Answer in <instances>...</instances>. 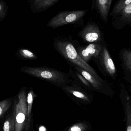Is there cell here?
Instances as JSON below:
<instances>
[{"instance_id":"cell-1","label":"cell","mask_w":131,"mask_h":131,"mask_svg":"<svg viewBox=\"0 0 131 131\" xmlns=\"http://www.w3.org/2000/svg\"><path fill=\"white\" fill-rule=\"evenodd\" d=\"M53 44L55 50L71 67H75L83 69L98 80H100V78L94 69L84 61L79 55L71 40L65 37H56L54 38Z\"/></svg>"},{"instance_id":"cell-2","label":"cell","mask_w":131,"mask_h":131,"mask_svg":"<svg viewBox=\"0 0 131 131\" xmlns=\"http://www.w3.org/2000/svg\"><path fill=\"white\" fill-rule=\"evenodd\" d=\"M22 72L36 78L50 82L59 86L69 82L70 76L65 72L47 67L24 66L20 68Z\"/></svg>"},{"instance_id":"cell-3","label":"cell","mask_w":131,"mask_h":131,"mask_svg":"<svg viewBox=\"0 0 131 131\" xmlns=\"http://www.w3.org/2000/svg\"><path fill=\"white\" fill-rule=\"evenodd\" d=\"M86 13V10L61 11L51 18L47 26L56 29L65 25L76 24L82 19Z\"/></svg>"},{"instance_id":"cell-4","label":"cell","mask_w":131,"mask_h":131,"mask_svg":"<svg viewBox=\"0 0 131 131\" xmlns=\"http://www.w3.org/2000/svg\"><path fill=\"white\" fill-rule=\"evenodd\" d=\"M18 99L15 111V131H22L27 116V100L24 90L20 93Z\"/></svg>"},{"instance_id":"cell-5","label":"cell","mask_w":131,"mask_h":131,"mask_svg":"<svg viewBox=\"0 0 131 131\" xmlns=\"http://www.w3.org/2000/svg\"><path fill=\"white\" fill-rule=\"evenodd\" d=\"M84 41L89 42H99L101 40V34L99 27L93 24L86 25L79 34Z\"/></svg>"},{"instance_id":"cell-6","label":"cell","mask_w":131,"mask_h":131,"mask_svg":"<svg viewBox=\"0 0 131 131\" xmlns=\"http://www.w3.org/2000/svg\"><path fill=\"white\" fill-rule=\"evenodd\" d=\"M59 0H29V5L32 13L44 12L57 4Z\"/></svg>"},{"instance_id":"cell-7","label":"cell","mask_w":131,"mask_h":131,"mask_svg":"<svg viewBox=\"0 0 131 131\" xmlns=\"http://www.w3.org/2000/svg\"><path fill=\"white\" fill-rule=\"evenodd\" d=\"M102 57L103 63L106 70L110 75H114L116 72L115 67L108 51L105 47L103 49Z\"/></svg>"},{"instance_id":"cell-8","label":"cell","mask_w":131,"mask_h":131,"mask_svg":"<svg viewBox=\"0 0 131 131\" xmlns=\"http://www.w3.org/2000/svg\"><path fill=\"white\" fill-rule=\"evenodd\" d=\"M112 2V0H98L96 1L100 15L105 20H107Z\"/></svg>"},{"instance_id":"cell-9","label":"cell","mask_w":131,"mask_h":131,"mask_svg":"<svg viewBox=\"0 0 131 131\" xmlns=\"http://www.w3.org/2000/svg\"><path fill=\"white\" fill-rule=\"evenodd\" d=\"M72 68L79 72L89 82V83H90L94 88L96 89H99L101 86V83L99 80L92 75L90 73L88 72L86 70L79 67H75Z\"/></svg>"},{"instance_id":"cell-10","label":"cell","mask_w":131,"mask_h":131,"mask_svg":"<svg viewBox=\"0 0 131 131\" xmlns=\"http://www.w3.org/2000/svg\"><path fill=\"white\" fill-rule=\"evenodd\" d=\"M16 56L19 59L25 60H35L38 59V57L35 53L28 49L24 48L18 49Z\"/></svg>"},{"instance_id":"cell-11","label":"cell","mask_w":131,"mask_h":131,"mask_svg":"<svg viewBox=\"0 0 131 131\" xmlns=\"http://www.w3.org/2000/svg\"><path fill=\"white\" fill-rule=\"evenodd\" d=\"M91 56L97 58L102 50V46L99 43H91L86 47Z\"/></svg>"},{"instance_id":"cell-12","label":"cell","mask_w":131,"mask_h":131,"mask_svg":"<svg viewBox=\"0 0 131 131\" xmlns=\"http://www.w3.org/2000/svg\"><path fill=\"white\" fill-rule=\"evenodd\" d=\"M122 57L124 65L131 71V51L127 50H123L122 53Z\"/></svg>"},{"instance_id":"cell-13","label":"cell","mask_w":131,"mask_h":131,"mask_svg":"<svg viewBox=\"0 0 131 131\" xmlns=\"http://www.w3.org/2000/svg\"><path fill=\"white\" fill-rule=\"evenodd\" d=\"M131 3V0H121L115 6L113 9L114 13H120L126 7Z\"/></svg>"},{"instance_id":"cell-14","label":"cell","mask_w":131,"mask_h":131,"mask_svg":"<svg viewBox=\"0 0 131 131\" xmlns=\"http://www.w3.org/2000/svg\"><path fill=\"white\" fill-rule=\"evenodd\" d=\"M77 51L82 59L87 63L90 60L92 56L88 52L86 47H79L76 48Z\"/></svg>"},{"instance_id":"cell-15","label":"cell","mask_w":131,"mask_h":131,"mask_svg":"<svg viewBox=\"0 0 131 131\" xmlns=\"http://www.w3.org/2000/svg\"><path fill=\"white\" fill-rule=\"evenodd\" d=\"M34 94L32 91H30L28 93L27 97V102L28 103V108H27V126L28 122L30 121V116H31V110H32V105L34 99Z\"/></svg>"},{"instance_id":"cell-16","label":"cell","mask_w":131,"mask_h":131,"mask_svg":"<svg viewBox=\"0 0 131 131\" xmlns=\"http://www.w3.org/2000/svg\"><path fill=\"white\" fill-rule=\"evenodd\" d=\"M8 6L4 0L0 1V22H2L7 15Z\"/></svg>"},{"instance_id":"cell-17","label":"cell","mask_w":131,"mask_h":131,"mask_svg":"<svg viewBox=\"0 0 131 131\" xmlns=\"http://www.w3.org/2000/svg\"><path fill=\"white\" fill-rule=\"evenodd\" d=\"M122 18L127 21L131 22V3L127 5L121 12Z\"/></svg>"},{"instance_id":"cell-18","label":"cell","mask_w":131,"mask_h":131,"mask_svg":"<svg viewBox=\"0 0 131 131\" xmlns=\"http://www.w3.org/2000/svg\"><path fill=\"white\" fill-rule=\"evenodd\" d=\"M9 106V102L3 100L0 103V116H2L4 113L7 110Z\"/></svg>"},{"instance_id":"cell-19","label":"cell","mask_w":131,"mask_h":131,"mask_svg":"<svg viewBox=\"0 0 131 131\" xmlns=\"http://www.w3.org/2000/svg\"><path fill=\"white\" fill-rule=\"evenodd\" d=\"M86 126L82 123H77L70 128L68 131H84L85 129Z\"/></svg>"},{"instance_id":"cell-20","label":"cell","mask_w":131,"mask_h":131,"mask_svg":"<svg viewBox=\"0 0 131 131\" xmlns=\"http://www.w3.org/2000/svg\"><path fill=\"white\" fill-rule=\"evenodd\" d=\"M72 94L74 96H76L77 97L80 98V99H87V98L85 96V95L81 92L74 90V91H72Z\"/></svg>"},{"instance_id":"cell-21","label":"cell","mask_w":131,"mask_h":131,"mask_svg":"<svg viewBox=\"0 0 131 131\" xmlns=\"http://www.w3.org/2000/svg\"><path fill=\"white\" fill-rule=\"evenodd\" d=\"M11 122L9 119L6 121L4 124V131H10L11 129Z\"/></svg>"},{"instance_id":"cell-22","label":"cell","mask_w":131,"mask_h":131,"mask_svg":"<svg viewBox=\"0 0 131 131\" xmlns=\"http://www.w3.org/2000/svg\"><path fill=\"white\" fill-rule=\"evenodd\" d=\"M126 131H131V121H129V120H128V123L127 124Z\"/></svg>"},{"instance_id":"cell-23","label":"cell","mask_w":131,"mask_h":131,"mask_svg":"<svg viewBox=\"0 0 131 131\" xmlns=\"http://www.w3.org/2000/svg\"><path fill=\"white\" fill-rule=\"evenodd\" d=\"M39 131H47V129L43 126H41L39 128Z\"/></svg>"}]
</instances>
